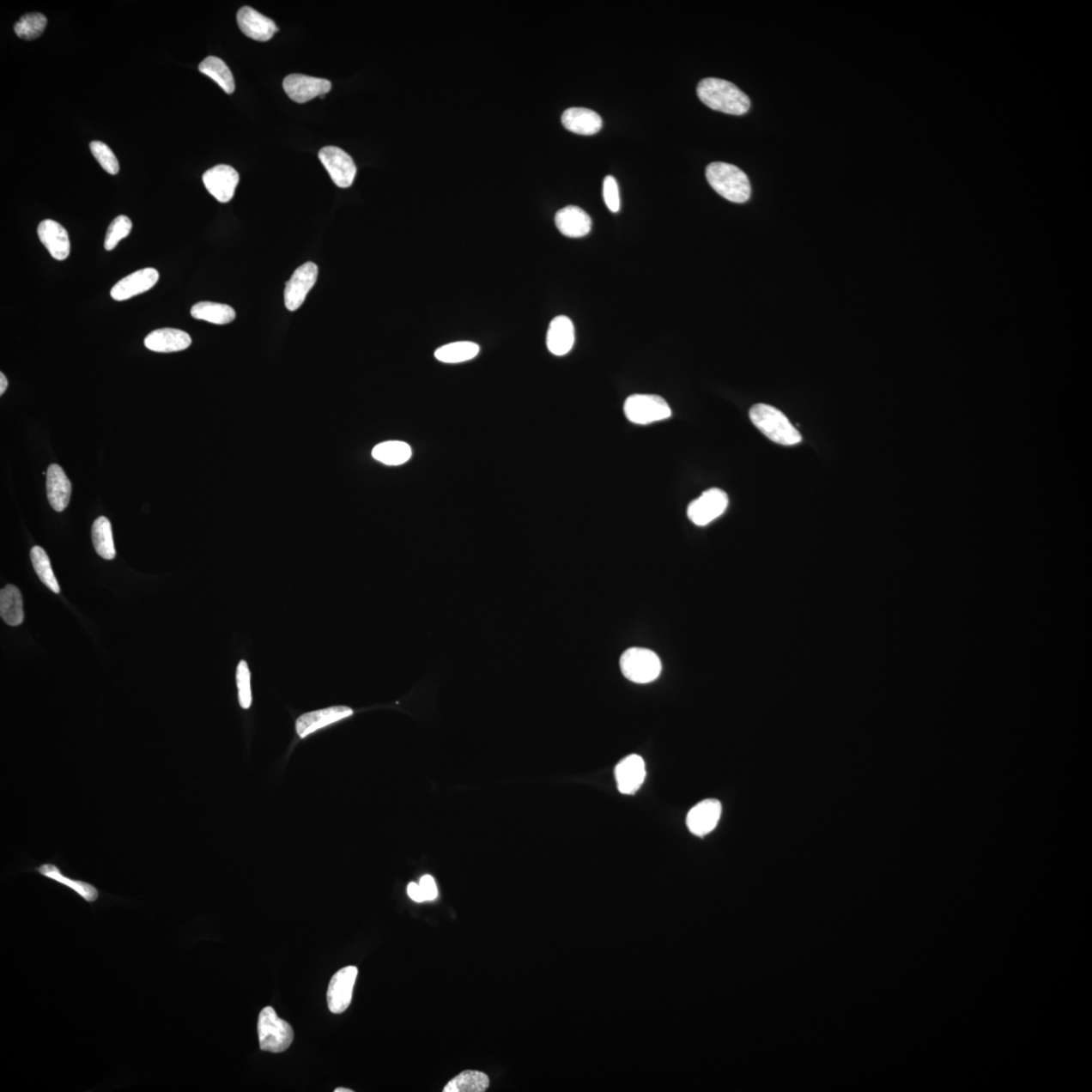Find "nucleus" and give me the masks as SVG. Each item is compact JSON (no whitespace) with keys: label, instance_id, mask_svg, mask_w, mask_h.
Masks as SVG:
<instances>
[{"label":"nucleus","instance_id":"7ed1b4c3","mask_svg":"<svg viewBox=\"0 0 1092 1092\" xmlns=\"http://www.w3.org/2000/svg\"><path fill=\"white\" fill-rule=\"evenodd\" d=\"M749 418L761 434L778 445L796 446L802 440L799 431L776 408L756 403L749 410Z\"/></svg>","mask_w":1092,"mask_h":1092},{"label":"nucleus","instance_id":"cd10ccee","mask_svg":"<svg viewBox=\"0 0 1092 1092\" xmlns=\"http://www.w3.org/2000/svg\"><path fill=\"white\" fill-rule=\"evenodd\" d=\"M200 70L204 76H207L214 82L220 85V88L228 94H232L235 91V82L233 74L227 66L225 62L218 57L209 56L204 59L200 66Z\"/></svg>","mask_w":1092,"mask_h":1092},{"label":"nucleus","instance_id":"f8f14e48","mask_svg":"<svg viewBox=\"0 0 1092 1092\" xmlns=\"http://www.w3.org/2000/svg\"><path fill=\"white\" fill-rule=\"evenodd\" d=\"M240 176L229 165H217L203 175L207 191L220 203H228L234 197Z\"/></svg>","mask_w":1092,"mask_h":1092},{"label":"nucleus","instance_id":"1a4fd4ad","mask_svg":"<svg viewBox=\"0 0 1092 1092\" xmlns=\"http://www.w3.org/2000/svg\"><path fill=\"white\" fill-rule=\"evenodd\" d=\"M357 974L355 966H347L332 977L329 983L327 1001L328 1008L333 1014H343L349 1008Z\"/></svg>","mask_w":1092,"mask_h":1092},{"label":"nucleus","instance_id":"4c0bfd02","mask_svg":"<svg viewBox=\"0 0 1092 1092\" xmlns=\"http://www.w3.org/2000/svg\"><path fill=\"white\" fill-rule=\"evenodd\" d=\"M419 885L423 892L426 901H434L438 896V889L434 877L430 875H424L420 879Z\"/></svg>","mask_w":1092,"mask_h":1092},{"label":"nucleus","instance_id":"c9c22d12","mask_svg":"<svg viewBox=\"0 0 1092 1092\" xmlns=\"http://www.w3.org/2000/svg\"><path fill=\"white\" fill-rule=\"evenodd\" d=\"M90 151L100 164V167L106 170L107 173L116 175L119 172V163L118 158L111 148L100 141L91 142Z\"/></svg>","mask_w":1092,"mask_h":1092},{"label":"nucleus","instance_id":"f03ea898","mask_svg":"<svg viewBox=\"0 0 1092 1092\" xmlns=\"http://www.w3.org/2000/svg\"><path fill=\"white\" fill-rule=\"evenodd\" d=\"M707 179L711 187L727 201L743 203L750 197L752 187L749 178L735 165L711 163L707 168Z\"/></svg>","mask_w":1092,"mask_h":1092},{"label":"nucleus","instance_id":"4468645a","mask_svg":"<svg viewBox=\"0 0 1092 1092\" xmlns=\"http://www.w3.org/2000/svg\"><path fill=\"white\" fill-rule=\"evenodd\" d=\"M721 812L722 806L719 800L707 799L699 802L688 813L687 827L693 834L704 837L718 826Z\"/></svg>","mask_w":1092,"mask_h":1092},{"label":"nucleus","instance_id":"6e6552de","mask_svg":"<svg viewBox=\"0 0 1092 1092\" xmlns=\"http://www.w3.org/2000/svg\"><path fill=\"white\" fill-rule=\"evenodd\" d=\"M318 159L334 184L341 189H347L354 184L357 169L354 159L344 150L334 146L324 147L318 152Z\"/></svg>","mask_w":1092,"mask_h":1092},{"label":"nucleus","instance_id":"58836bf2","mask_svg":"<svg viewBox=\"0 0 1092 1092\" xmlns=\"http://www.w3.org/2000/svg\"><path fill=\"white\" fill-rule=\"evenodd\" d=\"M407 892H408L409 897L411 898L412 901L416 902L426 901L425 897L423 895V892L422 890H421V887L419 884L414 883H410L408 885Z\"/></svg>","mask_w":1092,"mask_h":1092},{"label":"nucleus","instance_id":"9d476101","mask_svg":"<svg viewBox=\"0 0 1092 1092\" xmlns=\"http://www.w3.org/2000/svg\"><path fill=\"white\" fill-rule=\"evenodd\" d=\"M318 272L314 263L304 264L295 270L284 289V305L288 311H297L304 304L306 295L315 286Z\"/></svg>","mask_w":1092,"mask_h":1092},{"label":"nucleus","instance_id":"e433bc0d","mask_svg":"<svg viewBox=\"0 0 1092 1092\" xmlns=\"http://www.w3.org/2000/svg\"><path fill=\"white\" fill-rule=\"evenodd\" d=\"M603 197L610 212L617 213L620 209L619 189L617 181L613 176H606L603 184Z\"/></svg>","mask_w":1092,"mask_h":1092},{"label":"nucleus","instance_id":"aec40b11","mask_svg":"<svg viewBox=\"0 0 1092 1092\" xmlns=\"http://www.w3.org/2000/svg\"><path fill=\"white\" fill-rule=\"evenodd\" d=\"M557 229L568 238H582L588 235L592 228L590 215L576 206H567L555 215Z\"/></svg>","mask_w":1092,"mask_h":1092},{"label":"nucleus","instance_id":"c756f323","mask_svg":"<svg viewBox=\"0 0 1092 1092\" xmlns=\"http://www.w3.org/2000/svg\"><path fill=\"white\" fill-rule=\"evenodd\" d=\"M490 1085L487 1074L481 1071H464L455 1077L443 1089L445 1092H483Z\"/></svg>","mask_w":1092,"mask_h":1092},{"label":"nucleus","instance_id":"ddd939ff","mask_svg":"<svg viewBox=\"0 0 1092 1092\" xmlns=\"http://www.w3.org/2000/svg\"><path fill=\"white\" fill-rule=\"evenodd\" d=\"M354 710L349 707H332L325 709L311 711L300 715L295 721V731L300 738H305L321 728L337 724V722L350 718Z\"/></svg>","mask_w":1092,"mask_h":1092},{"label":"nucleus","instance_id":"9b49d317","mask_svg":"<svg viewBox=\"0 0 1092 1092\" xmlns=\"http://www.w3.org/2000/svg\"><path fill=\"white\" fill-rule=\"evenodd\" d=\"M282 84L288 98L298 104H305L317 96L324 99L332 88L331 82L327 79L306 76L303 74H291L284 78Z\"/></svg>","mask_w":1092,"mask_h":1092},{"label":"nucleus","instance_id":"dca6fc26","mask_svg":"<svg viewBox=\"0 0 1092 1092\" xmlns=\"http://www.w3.org/2000/svg\"><path fill=\"white\" fill-rule=\"evenodd\" d=\"M237 22L244 35L258 42L270 41L278 32L275 21L250 7L239 9Z\"/></svg>","mask_w":1092,"mask_h":1092},{"label":"nucleus","instance_id":"f257e3e1","mask_svg":"<svg viewBox=\"0 0 1092 1092\" xmlns=\"http://www.w3.org/2000/svg\"><path fill=\"white\" fill-rule=\"evenodd\" d=\"M698 98L711 110L743 116L750 107L749 96L737 85L719 78H705L697 87Z\"/></svg>","mask_w":1092,"mask_h":1092},{"label":"nucleus","instance_id":"20e7f679","mask_svg":"<svg viewBox=\"0 0 1092 1092\" xmlns=\"http://www.w3.org/2000/svg\"><path fill=\"white\" fill-rule=\"evenodd\" d=\"M258 1037L261 1050L282 1053L292 1045L294 1029L276 1015L271 1006H267L259 1015Z\"/></svg>","mask_w":1092,"mask_h":1092},{"label":"nucleus","instance_id":"412c9836","mask_svg":"<svg viewBox=\"0 0 1092 1092\" xmlns=\"http://www.w3.org/2000/svg\"><path fill=\"white\" fill-rule=\"evenodd\" d=\"M573 343L574 327L571 318L567 316L555 317L550 322L546 335L549 350L557 356L566 355L572 350Z\"/></svg>","mask_w":1092,"mask_h":1092},{"label":"nucleus","instance_id":"b1692460","mask_svg":"<svg viewBox=\"0 0 1092 1092\" xmlns=\"http://www.w3.org/2000/svg\"><path fill=\"white\" fill-rule=\"evenodd\" d=\"M36 871L44 876L46 878L53 880L57 883L68 887V889L77 893L82 900L88 903H93L99 900L100 893L96 887L90 883H84V881L74 880L67 877V876L62 874L60 869L57 867L56 864H43L36 869Z\"/></svg>","mask_w":1092,"mask_h":1092},{"label":"nucleus","instance_id":"4be33fe9","mask_svg":"<svg viewBox=\"0 0 1092 1092\" xmlns=\"http://www.w3.org/2000/svg\"><path fill=\"white\" fill-rule=\"evenodd\" d=\"M71 488V482L64 469L58 464H51L47 470V496L51 507L57 512L64 511L70 502Z\"/></svg>","mask_w":1092,"mask_h":1092},{"label":"nucleus","instance_id":"393cba45","mask_svg":"<svg viewBox=\"0 0 1092 1092\" xmlns=\"http://www.w3.org/2000/svg\"><path fill=\"white\" fill-rule=\"evenodd\" d=\"M0 616L10 627H19L24 622L21 591L14 585H8L0 592Z\"/></svg>","mask_w":1092,"mask_h":1092},{"label":"nucleus","instance_id":"ea45409f","mask_svg":"<svg viewBox=\"0 0 1092 1092\" xmlns=\"http://www.w3.org/2000/svg\"><path fill=\"white\" fill-rule=\"evenodd\" d=\"M8 385L9 382L7 377H5L3 373H0V395L4 394V391L8 389Z\"/></svg>","mask_w":1092,"mask_h":1092},{"label":"nucleus","instance_id":"6ab92c4d","mask_svg":"<svg viewBox=\"0 0 1092 1092\" xmlns=\"http://www.w3.org/2000/svg\"><path fill=\"white\" fill-rule=\"evenodd\" d=\"M192 340L189 333L179 329L162 328L151 332L144 340L148 349L170 354L189 349Z\"/></svg>","mask_w":1092,"mask_h":1092},{"label":"nucleus","instance_id":"0eeeda50","mask_svg":"<svg viewBox=\"0 0 1092 1092\" xmlns=\"http://www.w3.org/2000/svg\"><path fill=\"white\" fill-rule=\"evenodd\" d=\"M727 506L726 493L720 488H710L688 506V519L697 526H707L724 514Z\"/></svg>","mask_w":1092,"mask_h":1092},{"label":"nucleus","instance_id":"f704fd0d","mask_svg":"<svg viewBox=\"0 0 1092 1092\" xmlns=\"http://www.w3.org/2000/svg\"><path fill=\"white\" fill-rule=\"evenodd\" d=\"M250 670L248 664L241 661L237 665L236 682L238 687L239 703L243 709H249L252 704V685H250Z\"/></svg>","mask_w":1092,"mask_h":1092},{"label":"nucleus","instance_id":"bb28decb","mask_svg":"<svg viewBox=\"0 0 1092 1092\" xmlns=\"http://www.w3.org/2000/svg\"><path fill=\"white\" fill-rule=\"evenodd\" d=\"M91 537H93V543L96 553H98L102 559L107 561L115 559L116 549L115 543H113L112 525L106 517L100 516L94 522Z\"/></svg>","mask_w":1092,"mask_h":1092},{"label":"nucleus","instance_id":"7c9ffc66","mask_svg":"<svg viewBox=\"0 0 1092 1092\" xmlns=\"http://www.w3.org/2000/svg\"><path fill=\"white\" fill-rule=\"evenodd\" d=\"M479 352V345L469 341H459V343H449L438 349L435 351V357L441 362L459 363L473 360Z\"/></svg>","mask_w":1092,"mask_h":1092},{"label":"nucleus","instance_id":"a211bd4d","mask_svg":"<svg viewBox=\"0 0 1092 1092\" xmlns=\"http://www.w3.org/2000/svg\"><path fill=\"white\" fill-rule=\"evenodd\" d=\"M38 236L56 260H65L70 256V235L61 224L53 220L42 221L38 227Z\"/></svg>","mask_w":1092,"mask_h":1092},{"label":"nucleus","instance_id":"72a5a7b5","mask_svg":"<svg viewBox=\"0 0 1092 1092\" xmlns=\"http://www.w3.org/2000/svg\"><path fill=\"white\" fill-rule=\"evenodd\" d=\"M132 227V221L127 215H118L113 220L109 229H107L105 239V249L106 252L115 249L122 239L128 237Z\"/></svg>","mask_w":1092,"mask_h":1092},{"label":"nucleus","instance_id":"c85d7f7f","mask_svg":"<svg viewBox=\"0 0 1092 1092\" xmlns=\"http://www.w3.org/2000/svg\"><path fill=\"white\" fill-rule=\"evenodd\" d=\"M373 457L386 465H401L412 457V449L405 442L386 441L373 448Z\"/></svg>","mask_w":1092,"mask_h":1092},{"label":"nucleus","instance_id":"a878e982","mask_svg":"<svg viewBox=\"0 0 1092 1092\" xmlns=\"http://www.w3.org/2000/svg\"><path fill=\"white\" fill-rule=\"evenodd\" d=\"M191 314L197 320L217 324V325L232 323L236 318V312L232 306L213 303V301H200L192 306Z\"/></svg>","mask_w":1092,"mask_h":1092},{"label":"nucleus","instance_id":"39448f33","mask_svg":"<svg viewBox=\"0 0 1092 1092\" xmlns=\"http://www.w3.org/2000/svg\"><path fill=\"white\" fill-rule=\"evenodd\" d=\"M620 669L629 681L647 684L661 675L662 663L655 652L646 648L631 647L620 658Z\"/></svg>","mask_w":1092,"mask_h":1092},{"label":"nucleus","instance_id":"5701e85b","mask_svg":"<svg viewBox=\"0 0 1092 1092\" xmlns=\"http://www.w3.org/2000/svg\"><path fill=\"white\" fill-rule=\"evenodd\" d=\"M561 123L570 132L584 136L598 133L603 124L598 113L585 107L567 109L562 113Z\"/></svg>","mask_w":1092,"mask_h":1092},{"label":"nucleus","instance_id":"2f4dec72","mask_svg":"<svg viewBox=\"0 0 1092 1092\" xmlns=\"http://www.w3.org/2000/svg\"><path fill=\"white\" fill-rule=\"evenodd\" d=\"M31 561L33 570H35L39 579H41L46 587L52 591L53 593L59 594V584L53 573L47 553L39 546H33L31 550Z\"/></svg>","mask_w":1092,"mask_h":1092},{"label":"nucleus","instance_id":"473e14b6","mask_svg":"<svg viewBox=\"0 0 1092 1092\" xmlns=\"http://www.w3.org/2000/svg\"><path fill=\"white\" fill-rule=\"evenodd\" d=\"M47 26V19L42 14L33 13L21 16L15 25L16 36L25 39H37L42 35Z\"/></svg>","mask_w":1092,"mask_h":1092},{"label":"nucleus","instance_id":"a19ab883","mask_svg":"<svg viewBox=\"0 0 1092 1092\" xmlns=\"http://www.w3.org/2000/svg\"><path fill=\"white\" fill-rule=\"evenodd\" d=\"M335 1092H354V1090L347 1089H344V1088H339V1089H335Z\"/></svg>","mask_w":1092,"mask_h":1092},{"label":"nucleus","instance_id":"423d86ee","mask_svg":"<svg viewBox=\"0 0 1092 1092\" xmlns=\"http://www.w3.org/2000/svg\"><path fill=\"white\" fill-rule=\"evenodd\" d=\"M625 416L631 423L647 425L672 416L667 401L657 395L636 394L628 397L624 403Z\"/></svg>","mask_w":1092,"mask_h":1092},{"label":"nucleus","instance_id":"2eb2a0df","mask_svg":"<svg viewBox=\"0 0 1092 1092\" xmlns=\"http://www.w3.org/2000/svg\"><path fill=\"white\" fill-rule=\"evenodd\" d=\"M158 281L159 272L155 269L135 271L113 286L111 291L112 298L118 301L134 298L136 295L150 291Z\"/></svg>","mask_w":1092,"mask_h":1092},{"label":"nucleus","instance_id":"f3484780","mask_svg":"<svg viewBox=\"0 0 1092 1092\" xmlns=\"http://www.w3.org/2000/svg\"><path fill=\"white\" fill-rule=\"evenodd\" d=\"M645 761L641 756L630 755L619 761L616 767V778L620 793L633 795L646 780Z\"/></svg>","mask_w":1092,"mask_h":1092}]
</instances>
